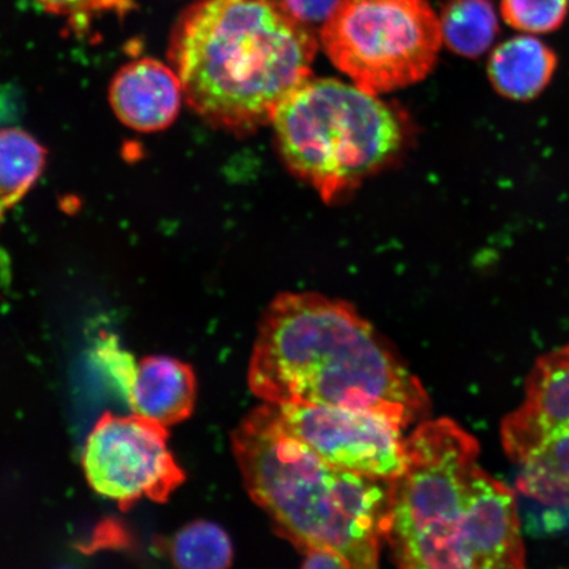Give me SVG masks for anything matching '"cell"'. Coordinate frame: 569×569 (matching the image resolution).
I'll return each instance as SVG.
<instances>
[{
    "label": "cell",
    "mask_w": 569,
    "mask_h": 569,
    "mask_svg": "<svg viewBox=\"0 0 569 569\" xmlns=\"http://www.w3.org/2000/svg\"><path fill=\"white\" fill-rule=\"evenodd\" d=\"M320 39L333 66L376 96L422 81L443 42L426 0H339Z\"/></svg>",
    "instance_id": "6"
},
{
    "label": "cell",
    "mask_w": 569,
    "mask_h": 569,
    "mask_svg": "<svg viewBox=\"0 0 569 569\" xmlns=\"http://www.w3.org/2000/svg\"><path fill=\"white\" fill-rule=\"evenodd\" d=\"M284 9L305 24L323 23L339 0H280Z\"/></svg>",
    "instance_id": "18"
},
{
    "label": "cell",
    "mask_w": 569,
    "mask_h": 569,
    "mask_svg": "<svg viewBox=\"0 0 569 569\" xmlns=\"http://www.w3.org/2000/svg\"><path fill=\"white\" fill-rule=\"evenodd\" d=\"M232 451L249 497L298 551L331 550L351 568L379 567L390 481L329 465L267 402L233 431Z\"/></svg>",
    "instance_id": "4"
},
{
    "label": "cell",
    "mask_w": 569,
    "mask_h": 569,
    "mask_svg": "<svg viewBox=\"0 0 569 569\" xmlns=\"http://www.w3.org/2000/svg\"><path fill=\"white\" fill-rule=\"evenodd\" d=\"M303 557V568H351L341 555L331 550H310L305 552Z\"/></svg>",
    "instance_id": "19"
},
{
    "label": "cell",
    "mask_w": 569,
    "mask_h": 569,
    "mask_svg": "<svg viewBox=\"0 0 569 569\" xmlns=\"http://www.w3.org/2000/svg\"><path fill=\"white\" fill-rule=\"evenodd\" d=\"M168 439L166 426L133 412H107L84 443L82 465L89 486L122 509L141 500L167 502L187 479Z\"/></svg>",
    "instance_id": "8"
},
{
    "label": "cell",
    "mask_w": 569,
    "mask_h": 569,
    "mask_svg": "<svg viewBox=\"0 0 569 569\" xmlns=\"http://www.w3.org/2000/svg\"><path fill=\"white\" fill-rule=\"evenodd\" d=\"M47 151L20 128L0 130V201L11 209L39 180L46 168Z\"/></svg>",
    "instance_id": "14"
},
{
    "label": "cell",
    "mask_w": 569,
    "mask_h": 569,
    "mask_svg": "<svg viewBox=\"0 0 569 569\" xmlns=\"http://www.w3.org/2000/svg\"><path fill=\"white\" fill-rule=\"evenodd\" d=\"M315 32L280 0H199L178 19L170 67L211 127L252 132L311 78Z\"/></svg>",
    "instance_id": "3"
},
{
    "label": "cell",
    "mask_w": 569,
    "mask_h": 569,
    "mask_svg": "<svg viewBox=\"0 0 569 569\" xmlns=\"http://www.w3.org/2000/svg\"><path fill=\"white\" fill-rule=\"evenodd\" d=\"M248 386L272 403L376 412L408 427L431 403L412 373L352 305L317 293L277 296L264 311Z\"/></svg>",
    "instance_id": "1"
},
{
    "label": "cell",
    "mask_w": 569,
    "mask_h": 569,
    "mask_svg": "<svg viewBox=\"0 0 569 569\" xmlns=\"http://www.w3.org/2000/svg\"><path fill=\"white\" fill-rule=\"evenodd\" d=\"M53 16L67 18L76 28H87L90 21L104 13L123 18L137 9L134 0H36Z\"/></svg>",
    "instance_id": "17"
},
{
    "label": "cell",
    "mask_w": 569,
    "mask_h": 569,
    "mask_svg": "<svg viewBox=\"0 0 569 569\" xmlns=\"http://www.w3.org/2000/svg\"><path fill=\"white\" fill-rule=\"evenodd\" d=\"M288 430L329 465L391 481L407 465L400 425L376 412L325 405H274Z\"/></svg>",
    "instance_id": "9"
},
{
    "label": "cell",
    "mask_w": 569,
    "mask_h": 569,
    "mask_svg": "<svg viewBox=\"0 0 569 569\" xmlns=\"http://www.w3.org/2000/svg\"><path fill=\"white\" fill-rule=\"evenodd\" d=\"M183 99L176 70L148 57L120 68L109 88V102L120 122L146 133L172 126Z\"/></svg>",
    "instance_id": "10"
},
{
    "label": "cell",
    "mask_w": 569,
    "mask_h": 569,
    "mask_svg": "<svg viewBox=\"0 0 569 569\" xmlns=\"http://www.w3.org/2000/svg\"><path fill=\"white\" fill-rule=\"evenodd\" d=\"M391 480L386 540L407 569H518L526 549L513 489L479 465L478 440L448 418L425 421L405 442Z\"/></svg>",
    "instance_id": "2"
},
{
    "label": "cell",
    "mask_w": 569,
    "mask_h": 569,
    "mask_svg": "<svg viewBox=\"0 0 569 569\" xmlns=\"http://www.w3.org/2000/svg\"><path fill=\"white\" fill-rule=\"evenodd\" d=\"M9 209V206H7L3 201H0V220H2L4 212Z\"/></svg>",
    "instance_id": "20"
},
{
    "label": "cell",
    "mask_w": 569,
    "mask_h": 569,
    "mask_svg": "<svg viewBox=\"0 0 569 569\" xmlns=\"http://www.w3.org/2000/svg\"><path fill=\"white\" fill-rule=\"evenodd\" d=\"M501 443L519 493L569 508V345L536 361L523 401L503 418Z\"/></svg>",
    "instance_id": "7"
},
{
    "label": "cell",
    "mask_w": 569,
    "mask_h": 569,
    "mask_svg": "<svg viewBox=\"0 0 569 569\" xmlns=\"http://www.w3.org/2000/svg\"><path fill=\"white\" fill-rule=\"evenodd\" d=\"M569 12V0H501V16L515 30L529 34L558 31Z\"/></svg>",
    "instance_id": "16"
},
{
    "label": "cell",
    "mask_w": 569,
    "mask_h": 569,
    "mask_svg": "<svg viewBox=\"0 0 569 569\" xmlns=\"http://www.w3.org/2000/svg\"><path fill=\"white\" fill-rule=\"evenodd\" d=\"M169 558L181 569H226L233 561L229 533L209 521L191 522L176 532Z\"/></svg>",
    "instance_id": "15"
},
{
    "label": "cell",
    "mask_w": 569,
    "mask_h": 569,
    "mask_svg": "<svg viewBox=\"0 0 569 569\" xmlns=\"http://www.w3.org/2000/svg\"><path fill=\"white\" fill-rule=\"evenodd\" d=\"M124 395L133 415L170 427L193 412L197 379L181 360L149 356L134 365Z\"/></svg>",
    "instance_id": "11"
},
{
    "label": "cell",
    "mask_w": 569,
    "mask_h": 569,
    "mask_svg": "<svg viewBox=\"0 0 569 569\" xmlns=\"http://www.w3.org/2000/svg\"><path fill=\"white\" fill-rule=\"evenodd\" d=\"M442 38L451 52L478 59L492 47L500 24L490 0H450L445 7Z\"/></svg>",
    "instance_id": "13"
},
{
    "label": "cell",
    "mask_w": 569,
    "mask_h": 569,
    "mask_svg": "<svg viewBox=\"0 0 569 569\" xmlns=\"http://www.w3.org/2000/svg\"><path fill=\"white\" fill-rule=\"evenodd\" d=\"M558 56L531 34L501 42L488 61V78L497 94L515 102H530L550 87Z\"/></svg>",
    "instance_id": "12"
},
{
    "label": "cell",
    "mask_w": 569,
    "mask_h": 569,
    "mask_svg": "<svg viewBox=\"0 0 569 569\" xmlns=\"http://www.w3.org/2000/svg\"><path fill=\"white\" fill-rule=\"evenodd\" d=\"M287 167L330 203L359 188L401 153L402 119L372 92L309 78L273 118Z\"/></svg>",
    "instance_id": "5"
}]
</instances>
